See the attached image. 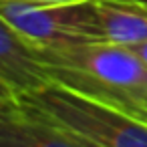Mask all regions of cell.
<instances>
[{"mask_svg": "<svg viewBox=\"0 0 147 147\" xmlns=\"http://www.w3.org/2000/svg\"><path fill=\"white\" fill-rule=\"evenodd\" d=\"M105 40L131 47L147 40V4L139 0H95Z\"/></svg>", "mask_w": 147, "mask_h": 147, "instance_id": "6", "label": "cell"}, {"mask_svg": "<svg viewBox=\"0 0 147 147\" xmlns=\"http://www.w3.org/2000/svg\"><path fill=\"white\" fill-rule=\"evenodd\" d=\"M129 49H131V51L147 65V40H145V42H139V45H131Z\"/></svg>", "mask_w": 147, "mask_h": 147, "instance_id": "7", "label": "cell"}, {"mask_svg": "<svg viewBox=\"0 0 147 147\" xmlns=\"http://www.w3.org/2000/svg\"><path fill=\"white\" fill-rule=\"evenodd\" d=\"M55 85L32 42L0 20V99H18Z\"/></svg>", "mask_w": 147, "mask_h": 147, "instance_id": "4", "label": "cell"}, {"mask_svg": "<svg viewBox=\"0 0 147 147\" xmlns=\"http://www.w3.org/2000/svg\"><path fill=\"white\" fill-rule=\"evenodd\" d=\"M34 2H45V4H67V2H83V0H34Z\"/></svg>", "mask_w": 147, "mask_h": 147, "instance_id": "9", "label": "cell"}, {"mask_svg": "<svg viewBox=\"0 0 147 147\" xmlns=\"http://www.w3.org/2000/svg\"><path fill=\"white\" fill-rule=\"evenodd\" d=\"M63 129H65V127H63ZM65 131H69V129H65ZM69 133H71V137L77 141L79 147H99V145H95L93 141H89V139H85V137H81V135H77V133H73V131H69Z\"/></svg>", "mask_w": 147, "mask_h": 147, "instance_id": "8", "label": "cell"}, {"mask_svg": "<svg viewBox=\"0 0 147 147\" xmlns=\"http://www.w3.org/2000/svg\"><path fill=\"white\" fill-rule=\"evenodd\" d=\"M139 2H143V4H147V0H139Z\"/></svg>", "mask_w": 147, "mask_h": 147, "instance_id": "10", "label": "cell"}, {"mask_svg": "<svg viewBox=\"0 0 147 147\" xmlns=\"http://www.w3.org/2000/svg\"><path fill=\"white\" fill-rule=\"evenodd\" d=\"M145 121H147V119H145Z\"/></svg>", "mask_w": 147, "mask_h": 147, "instance_id": "11", "label": "cell"}, {"mask_svg": "<svg viewBox=\"0 0 147 147\" xmlns=\"http://www.w3.org/2000/svg\"><path fill=\"white\" fill-rule=\"evenodd\" d=\"M99 147H147V121L61 85L12 99Z\"/></svg>", "mask_w": 147, "mask_h": 147, "instance_id": "2", "label": "cell"}, {"mask_svg": "<svg viewBox=\"0 0 147 147\" xmlns=\"http://www.w3.org/2000/svg\"><path fill=\"white\" fill-rule=\"evenodd\" d=\"M0 20L40 47H71L105 40L95 0L45 4L34 0H0Z\"/></svg>", "mask_w": 147, "mask_h": 147, "instance_id": "3", "label": "cell"}, {"mask_svg": "<svg viewBox=\"0 0 147 147\" xmlns=\"http://www.w3.org/2000/svg\"><path fill=\"white\" fill-rule=\"evenodd\" d=\"M0 147H79L61 125L28 105L0 99Z\"/></svg>", "mask_w": 147, "mask_h": 147, "instance_id": "5", "label": "cell"}, {"mask_svg": "<svg viewBox=\"0 0 147 147\" xmlns=\"http://www.w3.org/2000/svg\"><path fill=\"white\" fill-rule=\"evenodd\" d=\"M32 49L55 85L147 119V65L129 47L97 40L71 47L32 42Z\"/></svg>", "mask_w": 147, "mask_h": 147, "instance_id": "1", "label": "cell"}]
</instances>
